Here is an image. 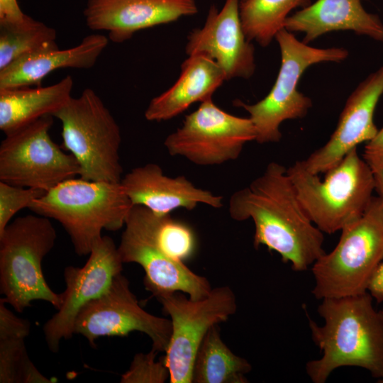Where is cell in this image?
I'll return each instance as SVG.
<instances>
[{
    "label": "cell",
    "instance_id": "277c9868",
    "mask_svg": "<svg viewBox=\"0 0 383 383\" xmlns=\"http://www.w3.org/2000/svg\"><path fill=\"white\" fill-rule=\"evenodd\" d=\"M299 200L313 223L332 234L360 218L374 196V172L357 148L346 154L321 179L302 160L287 168Z\"/></svg>",
    "mask_w": 383,
    "mask_h": 383
},
{
    "label": "cell",
    "instance_id": "e575fe53",
    "mask_svg": "<svg viewBox=\"0 0 383 383\" xmlns=\"http://www.w3.org/2000/svg\"><path fill=\"white\" fill-rule=\"evenodd\" d=\"M382 313V316H383V309L382 310H380ZM379 382L380 383H383V377L379 381Z\"/></svg>",
    "mask_w": 383,
    "mask_h": 383
},
{
    "label": "cell",
    "instance_id": "8992f818",
    "mask_svg": "<svg viewBox=\"0 0 383 383\" xmlns=\"http://www.w3.org/2000/svg\"><path fill=\"white\" fill-rule=\"evenodd\" d=\"M56 238L50 218L38 214L18 217L0 233V292L17 312L36 300L59 308L60 295L49 287L42 270Z\"/></svg>",
    "mask_w": 383,
    "mask_h": 383
},
{
    "label": "cell",
    "instance_id": "7402d4cb",
    "mask_svg": "<svg viewBox=\"0 0 383 383\" xmlns=\"http://www.w3.org/2000/svg\"><path fill=\"white\" fill-rule=\"evenodd\" d=\"M70 75L47 87L0 89V130L7 134L44 116L52 115L72 97Z\"/></svg>",
    "mask_w": 383,
    "mask_h": 383
},
{
    "label": "cell",
    "instance_id": "d4e9b609",
    "mask_svg": "<svg viewBox=\"0 0 383 383\" xmlns=\"http://www.w3.org/2000/svg\"><path fill=\"white\" fill-rule=\"evenodd\" d=\"M56 31L31 17L22 23L0 24V70L22 56L57 46Z\"/></svg>",
    "mask_w": 383,
    "mask_h": 383
},
{
    "label": "cell",
    "instance_id": "52a82bcc",
    "mask_svg": "<svg viewBox=\"0 0 383 383\" xmlns=\"http://www.w3.org/2000/svg\"><path fill=\"white\" fill-rule=\"evenodd\" d=\"M274 39L280 50L281 65L270 91L253 104L240 100L234 103L249 113L256 132L255 141L260 144L279 142L282 136V123L302 118L311 108V99L297 89L298 82L306 70L320 62L344 61L349 55L343 48L309 46L285 28L280 30Z\"/></svg>",
    "mask_w": 383,
    "mask_h": 383
},
{
    "label": "cell",
    "instance_id": "484cf974",
    "mask_svg": "<svg viewBox=\"0 0 383 383\" xmlns=\"http://www.w3.org/2000/svg\"><path fill=\"white\" fill-rule=\"evenodd\" d=\"M138 207L153 240L166 255L182 262L193 255L196 241L189 225L170 214L158 215L145 206Z\"/></svg>",
    "mask_w": 383,
    "mask_h": 383
},
{
    "label": "cell",
    "instance_id": "ba28073f",
    "mask_svg": "<svg viewBox=\"0 0 383 383\" xmlns=\"http://www.w3.org/2000/svg\"><path fill=\"white\" fill-rule=\"evenodd\" d=\"M62 123V148L87 180L121 183L120 128L99 96L87 88L52 115Z\"/></svg>",
    "mask_w": 383,
    "mask_h": 383
},
{
    "label": "cell",
    "instance_id": "4316f807",
    "mask_svg": "<svg viewBox=\"0 0 383 383\" xmlns=\"http://www.w3.org/2000/svg\"><path fill=\"white\" fill-rule=\"evenodd\" d=\"M28 356L24 338L0 340V383H52Z\"/></svg>",
    "mask_w": 383,
    "mask_h": 383
},
{
    "label": "cell",
    "instance_id": "836d02e7",
    "mask_svg": "<svg viewBox=\"0 0 383 383\" xmlns=\"http://www.w3.org/2000/svg\"><path fill=\"white\" fill-rule=\"evenodd\" d=\"M374 192L383 205V170L374 172Z\"/></svg>",
    "mask_w": 383,
    "mask_h": 383
},
{
    "label": "cell",
    "instance_id": "4fadbf2b",
    "mask_svg": "<svg viewBox=\"0 0 383 383\" xmlns=\"http://www.w3.org/2000/svg\"><path fill=\"white\" fill-rule=\"evenodd\" d=\"M88 255L84 266L65 268L66 287L60 294V305L43 326L46 343L52 353L58 351L62 339H70L74 334V322L82 307L103 294L123 271L118 246L108 235L99 238Z\"/></svg>",
    "mask_w": 383,
    "mask_h": 383
},
{
    "label": "cell",
    "instance_id": "f546056e",
    "mask_svg": "<svg viewBox=\"0 0 383 383\" xmlns=\"http://www.w3.org/2000/svg\"><path fill=\"white\" fill-rule=\"evenodd\" d=\"M0 299V340L26 338L30 333V323L15 315Z\"/></svg>",
    "mask_w": 383,
    "mask_h": 383
},
{
    "label": "cell",
    "instance_id": "9a60e30c",
    "mask_svg": "<svg viewBox=\"0 0 383 383\" xmlns=\"http://www.w3.org/2000/svg\"><path fill=\"white\" fill-rule=\"evenodd\" d=\"M240 0H226L221 10L212 4L206 22L187 37L188 55H204L223 70L226 79H249L255 70V48L244 33L240 18Z\"/></svg>",
    "mask_w": 383,
    "mask_h": 383
},
{
    "label": "cell",
    "instance_id": "3957f363",
    "mask_svg": "<svg viewBox=\"0 0 383 383\" xmlns=\"http://www.w3.org/2000/svg\"><path fill=\"white\" fill-rule=\"evenodd\" d=\"M133 205L121 183L65 180L34 200L29 209L59 222L79 256L89 254L102 231L125 226Z\"/></svg>",
    "mask_w": 383,
    "mask_h": 383
},
{
    "label": "cell",
    "instance_id": "2e32d148",
    "mask_svg": "<svg viewBox=\"0 0 383 383\" xmlns=\"http://www.w3.org/2000/svg\"><path fill=\"white\" fill-rule=\"evenodd\" d=\"M383 94V66L366 77L346 100L329 140L302 162L311 173H326L352 150L372 139L378 128L374 122Z\"/></svg>",
    "mask_w": 383,
    "mask_h": 383
},
{
    "label": "cell",
    "instance_id": "30bf717a",
    "mask_svg": "<svg viewBox=\"0 0 383 383\" xmlns=\"http://www.w3.org/2000/svg\"><path fill=\"white\" fill-rule=\"evenodd\" d=\"M170 316L172 334L163 356L170 383H192L198 349L209 330L226 321L237 310L236 296L228 286L212 289L194 300L175 292L156 298Z\"/></svg>",
    "mask_w": 383,
    "mask_h": 383
},
{
    "label": "cell",
    "instance_id": "1f68e13d",
    "mask_svg": "<svg viewBox=\"0 0 383 383\" xmlns=\"http://www.w3.org/2000/svg\"><path fill=\"white\" fill-rule=\"evenodd\" d=\"M28 18L21 9L17 0H0V24L22 23Z\"/></svg>",
    "mask_w": 383,
    "mask_h": 383
},
{
    "label": "cell",
    "instance_id": "8fae6325",
    "mask_svg": "<svg viewBox=\"0 0 383 383\" xmlns=\"http://www.w3.org/2000/svg\"><path fill=\"white\" fill-rule=\"evenodd\" d=\"M255 139V129L249 117L230 114L210 99L187 115L182 126L165 138L164 145L172 156L209 166L236 160L244 145Z\"/></svg>",
    "mask_w": 383,
    "mask_h": 383
},
{
    "label": "cell",
    "instance_id": "4dcf8cb0",
    "mask_svg": "<svg viewBox=\"0 0 383 383\" xmlns=\"http://www.w3.org/2000/svg\"><path fill=\"white\" fill-rule=\"evenodd\" d=\"M362 158L374 172L383 170V128L366 143Z\"/></svg>",
    "mask_w": 383,
    "mask_h": 383
},
{
    "label": "cell",
    "instance_id": "d6986e66",
    "mask_svg": "<svg viewBox=\"0 0 383 383\" xmlns=\"http://www.w3.org/2000/svg\"><path fill=\"white\" fill-rule=\"evenodd\" d=\"M362 0H317L301 8L286 20L284 28L304 34L309 44L327 33L350 30L383 42V22L367 12Z\"/></svg>",
    "mask_w": 383,
    "mask_h": 383
},
{
    "label": "cell",
    "instance_id": "7c38bea8",
    "mask_svg": "<svg viewBox=\"0 0 383 383\" xmlns=\"http://www.w3.org/2000/svg\"><path fill=\"white\" fill-rule=\"evenodd\" d=\"M74 334L84 336L92 347L97 338L126 336L133 331L147 335L152 348L165 352L172 334L170 319L154 316L144 310L122 273L116 275L109 288L87 303L74 322Z\"/></svg>",
    "mask_w": 383,
    "mask_h": 383
},
{
    "label": "cell",
    "instance_id": "6da1fadb",
    "mask_svg": "<svg viewBox=\"0 0 383 383\" xmlns=\"http://www.w3.org/2000/svg\"><path fill=\"white\" fill-rule=\"evenodd\" d=\"M228 211L237 221L251 219L253 245L277 252L293 270L303 272L323 254V233L301 204L287 168L271 162L259 177L230 197Z\"/></svg>",
    "mask_w": 383,
    "mask_h": 383
},
{
    "label": "cell",
    "instance_id": "ac0fdd59",
    "mask_svg": "<svg viewBox=\"0 0 383 383\" xmlns=\"http://www.w3.org/2000/svg\"><path fill=\"white\" fill-rule=\"evenodd\" d=\"M133 206H143L156 214H170L183 208L194 209L204 204L215 209L223 206V197L196 187L184 176L165 175L157 164L132 169L121 181Z\"/></svg>",
    "mask_w": 383,
    "mask_h": 383
},
{
    "label": "cell",
    "instance_id": "9c48e42d",
    "mask_svg": "<svg viewBox=\"0 0 383 383\" xmlns=\"http://www.w3.org/2000/svg\"><path fill=\"white\" fill-rule=\"evenodd\" d=\"M53 116H44L6 134L0 145V181L45 192L80 174V167L50 138Z\"/></svg>",
    "mask_w": 383,
    "mask_h": 383
},
{
    "label": "cell",
    "instance_id": "ffe728a7",
    "mask_svg": "<svg viewBox=\"0 0 383 383\" xmlns=\"http://www.w3.org/2000/svg\"><path fill=\"white\" fill-rule=\"evenodd\" d=\"M108 43L105 35L91 34L73 48L55 46L25 55L0 70V89L39 86L47 75L60 68H90Z\"/></svg>",
    "mask_w": 383,
    "mask_h": 383
},
{
    "label": "cell",
    "instance_id": "7a4b0ae2",
    "mask_svg": "<svg viewBox=\"0 0 383 383\" xmlns=\"http://www.w3.org/2000/svg\"><path fill=\"white\" fill-rule=\"evenodd\" d=\"M373 301L368 292L321 299L318 313L324 324L309 318L312 340L322 352L306 364L313 382L324 383L336 369L350 366L383 377V316Z\"/></svg>",
    "mask_w": 383,
    "mask_h": 383
},
{
    "label": "cell",
    "instance_id": "d6a6232c",
    "mask_svg": "<svg viewBox=\"0 0 383 383\" xmlns=\"http://www.w3.org/2000/svg\"><path fill=\"white\" fill-rule=\"evenodd\" d=\"M368 292L377 303L383 302V261L378 267L370 282Z\"/></svg>",
    "mask_w": 383,
    "mask_h": 383
},
{
    "label": "cell",
    "instance_id": "5b68a950",
    "mask_svg": "<svg viewBox=\"0 0 383 383\" xmlns=\"http://www.w3.org/2000/svg\"><path fill=\"white\" fill-rule=\"evenodd\" d=\"M336 246L311 266L317 299L368 292L383 261V205L374 196L367 209L341 231Z\"/></svg>",
    "mask_w": 383,
    "mask_h": 383
},
{
    "label": "cell",
    "instance_id": "cb8c5ba5",
    "mask_svg": "<svg viewBox=\"0 0 383 383\" xmlns=\"http://www.w3.org/2000/svg\"><path fill=\"white\" fill-rule=\"evenodd\" d=\"M309 4V0H243L240 1V18L250 41L267 47L284 28L290 12Z\"/></svg>",
    "mask_w": 383,
    "mask_h": 383
},
{
    "label": "cell",
    "instance_id": "d590c367",
    "mask_svg": "<svg viewBox=\"0 0 383 383\" xmlns=\"http://www.w3.org/2000/svg\"><path fill=\"white\" fill-rule=\"evenodd\" d=\"M240 1H243V0H240Z\"/></svg>",
    "mask_w": 383,
    "mask_h": 383
},
{
    "label": "cell",
    "instance_id": "44dd1931",
    "mask_svg": "<svg viewBox=\"0 0 383 383\" xmlns=\"http://www.w3.org/2000/svg\"><path fill=\"white\" fill-rule=\"evenodd\" d=\"M225 80L223 70L213 60L202 54L189 55L182 64L178 79L150 101L145 117L150 121L171 119L194 103L212 99Z\"/></svg>",
    "mask_w": 383,
    "mask_h": 383
},
{
    "label": "cell",
    "instance_id": "83f0119b",
    "mask_svg": "<svg viewBox=\"0 0 383 383\" xmlns=\"http://www.w3.org/2000/svg\"><path fill=\"white\" fill-rule=\"evenodd\" d=\"M158 352L137 353L128 370L121 374V383H164L170 379V372L164 358L156 360Z\"/></svg>",
    "mask_w": 383,
    "mask_h": 383
},
{
    "label": "cell",
    "instance_id": "e0dca14e",
    "mask_svg": "<svg viewBox=\"0 0 383 383\" xmlns=\"http://www.w3.org/2000/svg\"><path fill=\"white\" fill-rule=\"evenodd\" d=\"M197 12L196 0H88L84 16L89 28L106 30L119 43L140 30Z\"/></svg>",
    "mask_w": 383,
    "mask_h": 383
},
{
    "label": "cell",
    "instance_id": "603a6c76",
    "mask_svg": "<svg viewBox=\"0 0 383 383\" xmlns=\"http://www.w3.org/2000/svg\"><path fill=\"white\" fill-rule=\"evenodd\" d=\"M252 370L247 360L235 353L222 340L218 325L205 335L195 357L192 382L247 383Z\"/></svg>",
    "mask_w": 383,
    "mask_h": 383
},
{
    "label": "cell",
    "instance_id": "f1b7e54d",
    "mask_svg": "<svg viewBox=\"0 0 383 383\" xmlns=\"http://www.w3.org/2000/svg\"><path fill=\"white\" fill-rule=\"evenodd\" d=\"M46 192L42 189L22 187L0 181V233L11 222L14 215Z\"/></svg>",
    "mask_w": 383,
    "mask_h": 383
},
{
    "label": "cell",
    "instance_id": "5bb4252c",
    "mask_svg": "<svg viewBox=\"0 0 383 383\" xmlns=\"http://www.w3.org/2000/svg\"><path fill=\"white\" fill-rule=\"evenodd\" d=\"M118 250L123 263H137L144 272V285L156 298L180 292L197 300L212 288L209 280L190 270L184 262L166 255L153 240L138 206L126 218Z\"/></svg>",
    "mask_w": 383,
    "mask_h": 383
}]
</instances>
